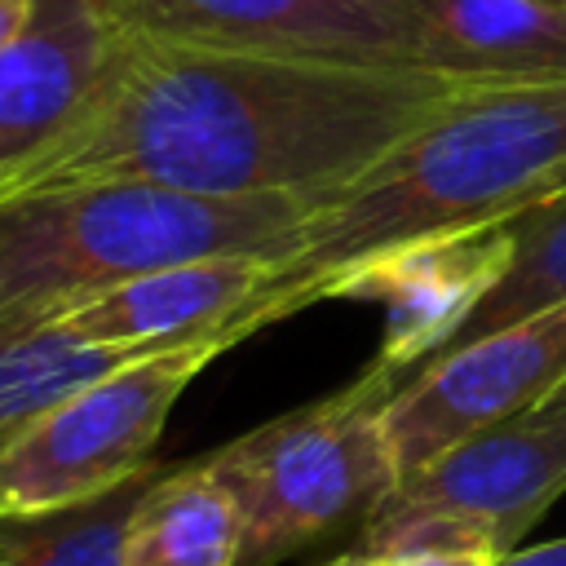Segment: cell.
Segmentation results:
<instances>
[{
  "label": "cell",
  "instance_id": "19",
  "mask_svg": "<svg viewBox=\"0 0 566 566\" xmlns=\"http://www.w3.org/2000/svg\"><path fill=\"white\" fill-rule=\"evenodd\" d=\"M31 4H35V0H0V44H4L22 22H27Z\"/></svg>",
  "mask_w": 566,
  "mask_h": 566
},
{
  "label": "cell",
  "instance_id": "21",
  "mask_svg": "<svg viewBox=\"0 0 566 566\" xmlns=\"http://www.w3.org/2000/svg\"><path fill=\"white\" fill-rule=\"evenodd\" d=\"M548 4H562V9H566V0H548Z\"/></svg>",
  "mask_w": 566,
  "mask_h": 566
},
{
  "label": "cell",
  "instance_id": "4",
  "mask_svg": "<svg viewBox=\"0 0 566 566\" xmlns=\"http://www.w3.org/2000/svg\"><path fill=\"white\" fill-rule=\"evenodd\" d=\"M394 394L371 367L345 389L305 402L212 451L243 517V562L279 566L340 531H363L394 495L398 473L380 433V407Z\"/></svg>",
  "mask_w": 566,
  "mask_h": 566
},
{
  "label": "cell",
  "instance_id": "1",
  "mask_svg": "<svg viewBox=\"0 0 566 566\" xmlns=\"http://www.w3.org/2000/svg\"><path fill=\"white\" fill-rule=\"evenodd\" d=\"M88 111L0 195L155 181L190 195L323 203L473 84L433 66L172 44L124 31Z\"/></svg>",
  "mask_w": 566,
  "mask_h": 566
},
{
  "label": "cell",
  "instance_id": "11",
  "mask_svg": "<svg viewBox=\"0 0 566 566\" xmlns=\"http://www.w3.org/2000/svg\"><path fill=\"white\" fill-rule=\"evenodd\" d=\"M265 274H270V256H256V252L181 261V265L137 274L75 305L57 323L71 327L80 340L119 349L128 358L203 345V340H217L221 349H230L226 327L256 296Z\"/></svg>",
  "mask_w": 566,
  "mask_h": 566
},
{
  "label": "cell",
  "instance_id": "17",
  "mask_svg": "<svg viewBox=\"0 0 566 566\" xmlns=\"http://www.w3.org/2000/svg\"><path fill=\"white\" fill-rule=\"evenodd\" d=\"M500 557L478 553V548H407L385 557V566H495Z\"/></svg>",
  "mask_w": 566,
  "mask_h": 566
},
{
  "label": "cell",
  "instance_id": "16",
  "mask_svg": "<svg viewBox=\"0 0 566 566\" xmlns=\"http://www.w3.org/2000/svg\"><path fill=\"white\" fill-rule=\"evenodd\" d=\"M159 469L44 517L0 522V566H124V531L137 495Z\"/></svg>",
  "mask_w": 566,
  "mask_h": 566
},
{
  "label": "cell",
  "instance_id": "2",
  "mask_svg": "<svg viewBox=\"0 0 566 566\" xmlns=\"http://www.w3.org/2000/svg\"><path fill=\"white\" fill-rule=\"evenodd\" d=\"M566 190V80H491L460 93L354 186L314 203L230 318L239 345L318 305V287L385 248L495 226Z\"/></svg>",
  "mask_w": 566,
  "mask_h": 566
},
{
  "label": "cell",
  "instance_id": "18",
  "mask_svg": "<svg viewBox=\"0 0 566 566\" xmlns=\"http://www.w3.org/2000/svg\"><path fill=\"white\" fill-rule=\"evenodd\" d=\"M495 566H566V535H562V539H548V544L513 548V553L500 557Z\"/></svg>",
  "mask_w": 566,
  "mask_h": 566
},
{
  "label": "cell",
  "instance_id": "8",
  "mask_svg": "<svg viewBox=\"0 0 566 566\" xmlns=\"http://www.w3.org/2000/svg\"><path fill=\"white\" fill-rule=\"evenodd\" d=\"M509 252V221L411 239L345 265L318 287V301L380 305V345L367 367L398 389L411 371H420L451 345L464 318L500 283Z\"/></svg>",
  "mask_w": 566,
  "mask_h": 566
},
{
  "label": "cell",
  "instance_id": "14",
  "mask_svg": "<svg viewBox=\"0 0 566 566\" xmlns=\"http://www.w3.org/2000/svg\"><path fill=\"white\" fill-rule=\"evenodd\" d=\"M509 234H513V252L500 283L482 296V305L464 318V327L451 336L447 349L566 305V190L509 217Z\"/></svg>",
  "mask_w": 566,
  "mask_h": 566
},
{
  "label": "cell",
  "instance_id": "5",
  "mask_svg": "<svg viewBox=\"0 0 566 566\" xmlns=\"http://www.w3.org/2000/svg\"><path fill=\"white\" fill-rule=\"evenodd\" d=\"M566 491V389L402 478L358 531V553L478 548L509 557Z\"/></svg>",
  "mask_w": 566,
  "mask_h": 566
},
{
  "label": "cell",
  "instance_id": "15",
  "mask_svg": "<svg viewBox=\"0 0 566 566\" xmlns=\"http://www.w3.org/2000/svg\"><path fill=\"white\" fill-rule=\"evenodd\" d=\"M119 363H128V354L80 340L62 323H44L0 340V447H9L35 416L57 407L66 394L106 376Z\"/></svg>",
  "mask_w": 566,
  "mask_h": 566
},
{
  "label": "cell",
  "instance_id": "7",
  "mask_svg": "<svg viewBox=\"0 0 566 566\" xmlns=\"http://www.w3.org/2000/svg\"><path fill=\"white\" fill-rule=\"evenodd\" d=\"M566 385V305L486 332L411 371L380 407V433L398 482L455 442L504 424Z\"/></svg>",
  "mask_w": 566,
  "mask_h": 566
},
{
  "label": "cell",
  "instance_id": "10",
  "mask_svg": "<svg viewBox=\"0 0 566 566\" xmlns=\"http://www.w3.org/2000/svg\"><path fill=\"white\" fill-rule=\"evenodd\" d=\"M124 31L93 0H35L0 44V186L44 155L111 80Z\"/></svg>",
  "mask_w": 566,
  "mask_h": 566
},
{
  "label": "cell",
  "instance_id": "6",
  "mask_svg": "<svg viewBox=\"0 0 566 566\" xmlns=\"http://www.w3.org/2000/svg\"><path fill=\"white\" fill-rule=\"evenodd\" d=\"M226 354L217 340L159 349L111 367L0 447V522L88 504L150 464L181 389Z\"/></svg>",
  "mask_w": 566,
  "mask_h": 566
},
{
  "label": "cell",
  "instance_id": "12",
  "mask_svg": "<svg viewBox=\"0 0 566 566\" xmlns=\"http://www.w3.org/2000/svg\"><path fill=\"white\" fill-rule=\"evenodd\" d=\"M438 71L464 80H566V9L548 0H402Z\"/></svg>",
  "mask_w": 566,
  "mask_h": 566
},
{
  "label": "cell",
  "instance_id": "3",
  "mask_svg": "<svg viewBox=\"0 0 566 566\" xmlns=\"http://www.w3.org/2000/svg\"><path fill=\"white\" fill-rule=\"evenodd\" d=\"M314 199L190 195L155 181H71L0 195V340L164 265L279 256Z\"/></svg>",
  "mask_w": 566,
  "mask_h": 566
},
{
  "label": "cell",
  "instance_id": "9",
  "mask_svg": "<svg viewBox=\"0 0 566 566\" xmlns=\"http://www.w3.org/2000/svg\"><path fill=\"white\" fill-rule=\"evenodd\" d=\"M119 31L172 44L318 53L433 66L429 35L402 0H93Z\"/></svg>",
  "mask_w": 566,
  "mask_h": 566
},
{
  "label": "cell",
  "instance_id": "22",
  "mask_svg": "<svg viewBox=\"0 0 566 566\" xmlns=\"http://www.w3.org/2000/svg\"><path fill=\"white\" fill-rule=\"evenodd\" d=\"M562 389H566V385H562Z\"/></svg>",
  "mask_w": 566,
  "mask_h": 566
},
{
  "label": "cell",
  "instance_id": "20",
  "mask_svg": "<svg viewBox=\"0 0 566 566\" xmlns=\"http://www.w3.org/2000/svg\"><path fill=\"white\" fill-rule=\"evenodd\" d=\"M327 566H385V557H371V553H345V557H336V562H327Z\"/></svg>",
  "mask_w": 566,
  "mask_h": 566
},
{
  "label": "cell",
  "instance_id": "13",
  "mask_svg": "<svg viewBox=\"0 0 566 566\" xmlns=\"http://www.w3.org/2000/svg\"><path fill=\"white\" fill-rule=\"evenodd\" d=\"M239 562H243V517L208 455L155 473L146 482L124 531V566H239Z\"/></svg>",
  "mask_w": 566,
  "mask_h": 566
}]
</instances>
